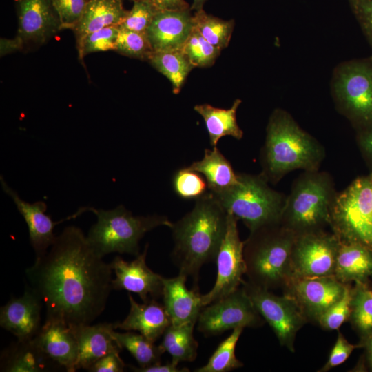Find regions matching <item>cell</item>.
Here are the masks:
<instances>
[{"label": "cell", "instance_id": "cell-1", "mask_svg": "<svg viewBox=\"0 0 372 372\" xmlns=\"http://www.w3.org/2000/svg\"><path fill=\"white\" fill-rule=\"evenodd\" d=\"M103 258L73 225L36 258L25 274L45 307V321L74 328L90 324L103 313L113 289L112 269Z\"/></svg>", "mask_w": 372, "mask_h": 372}, {"label": "cell", "instance_id": "cell-2", "mask_svg": "<svg viewBox=\"0 0 372 372\" xmlns=\"http://www.w3.org/2000/svg\"><path fill=\"white\" fill-rule=\"evenodd\" d=\"M227 223V212L208 192L193 209L173 223L172 257L179 273L198 280L201 267L216 260Z\"/></svg>", "mask_w": 372, "mask_h": 372}, {"label": "cell", "instance_id": "cell-3", "mask_svg": "<svg viewBox=\"0 0 372 372\" xmlns=\"http://www.w3.org/2000/svg\"><path fill=\"white\" fill-rule=\"evenodd\" d=\"M324 156L323 146L302 130L289 112L280 108L273 110L260 156L261 174L269 183L276 184L296 169H319Z\"/></svg>", "mask_w": 372, "mask_h": 372}, {"label": "cell", "instance_id": "cell-4", "mask_svg": "<svg viewBox=\"0 0 372 372\" xmlns=\"http://www.w3.org/2000/svg\"><path fill=\"white\" fill-rule=\"evenodd\" d=\"M296 236L280 223L250 232L244 246L247 282L269 290L283 289L292 278Z\"/></svg>", "mask_w": 372, "mask_h": 372}, {"label": "cell", "instance_id": "cell-5", "mask_svg": "<svg viewBox=\"0 0 372 372\" xmlns=\"http://www.w3.org/2000/svg\"><path fill=\"white\" fill-rule=\"evenodd\" d=\"M336 193L329 173L304 171L286 196L280 224L296 236L326 230Z\"/></svg>", "mask_w": 372, "mask_h": 372}, {"label": "cell", "instance_id": "cell-6", "mask_svg": "<svg viewBox=\"0 0 372 372\" xmlns=\"http://www.w3.org/2000/svg\"><path fill=\"white\" fill-rule=\"evenodd\" d=\"M269 183L261 173L238 174V182L233 187L218 194H211L227 213L241 220L253 232L281 220L286 196Z\"/></svg>", "mask_w": 372, "mask_h": 372}, {"label": "cell", "instance_id": "cell-7", "mask_svg": "<svg viewBox=\"0 0 372 372\" xmlns=\"http://www.w3.org/2000/svg\"><path fill=\"white\" fill-rule=\"evenodd\" d=\"M97 218L89 230V242L101 256L110 253L137 256L139 241L144 235L159 226L172 227L173 223L164 216H134L123 205L110 210L90 207Z\"/></svg>", "mask_w": 372, "mask_h": 372}, {"label": "cell", "instance_id": "cell-8", "mask_svg": "<svg viewBox=\"0 0 372 372\" xmlns=\"http://www.w3.org/2000/svg\"><path fill=\"white\" fill-rule=\"evenodd\" d=\"M331 231L342 242L372 249V173L355 178L337 192L330 210Z\"/></svg>", "mask_w": 372, "mask_h": 372}, {"label": "cell", "instance_id": "cell-9", "mask_svg": "<svg viewBox=\"0 0 372 372\" xmlns=\"http://www.w3.org/2000/svg\"><path fill=\"white\" fill-rule=\"evenodd\" d=\"M331 85L337 110L356 131L372 127V55L338 64Z\"/></svg>", "mask_w": 372, "mask_h": 372}, {"label": "cell", "instance_id": "cell-10", "mask_svg": "<svg viewBox=\"0 0 372 372\" xmlns=\"http://www.w3.org/2000/svg\"><path fill=\"white\" fill-rule=\"evenodd\" d=\"M242 285L280 344L293 353L296 334L308 322L294 299L285 294L277 296L249 282L244 281Z\"/></svg>", "mask_w": 372, "mask_h": 372}, {"label": "cell", "instance_id": "cell-11", "mask_svg": "<svg viewBox=\"0 0 372 372\" xmlns=\"http://www.w3.org/2000/svg\"><path fill=\"white\" fill-rule=\"evenodd\" d=\"M197 322L198 330L205 336L219 335L237 327H258L264 324L242 285L202 309Z\"/></svg>", "mask_w": 372, "mask_h": 372}, {"label": "cell", "instance_id": "cell-12", "mask_svg": "<svg viewBox=\"0 0 372 372\" xmlns=\"http://www.w3.org/2000/svg\"><path fill=\"white\" fill-rule=\"evenodd\" d=\"M238 220L234 216L227 213L226 231L216 259V282L208 293L200 296L203 307L234 291L244 282L242 276L246 273L245 242L239 237Z\"/></svg>", "mask_w": 372, "mask_h": 372}, {"label": "cell", "instance_id": "cell-13", "mask_svg": "<svg viewBox=\"0 0 372 372\" xmlns=\"http://www.w3.org/2000/svg\"><path fill=\"white\" fill-rule=\"evenodd\" d=\"M339 245L331 231L296 236L291 252L292 278L333 276Z\"/></svg>", "mask_w": 372, "mask_h": 372}, {"label": "cell", "instance_id": "cell-14", "mask_svg": "<svg viewBox=\"0 0 372 372\" xmlns=\"http://www.w3.org/2000/svg\"><path fill=\"white\" fill-rule=\"evenodd\" d=\"M347 284L334 276L293 277L282 290L283 294L294 299L308 322H318L342 297Z\"/></svg>", "mask_w": 372, "mask_h": 372}, {"label": "cell", "instance_id": "cell-15", "mask_svg": "<svg viewBox=\"0 0 372 372\" xmlns=\"http://www.w3.org/2000/svg\"><path fill=\"white\" fill-rule=\"evenodd\" d=\"M148 244L136 258L127 262L117 256L110 263L116 278L112 280V289H125L137 293L143 302L156 300L163 294V276L154 273L147 265Z\"/></svg>", "mask_w": 372, "mask_h": 372}, {"label": "cell", "instance_id": "cell-16", "mask_svg": "<svg viewBox=\"0 0 372 372\" xmlns=\"http://www.w3.org/2000/svg\"><path fill=\"white\" fill-rule=\"evenodd\" d=\"M1 183L3 191L10 196L17 210L23 217L29 231L30 242L32 247L36 258L45 254L54 243L56 236L54 234V227L65 220L76 218L87 211V207H81L74 214L64 220L54 222L49 215L45 212L47 205L43 201L30 203L22 200L18 194L10 187L1 176Z\"/></svg>", "mask_w": 372, "mask_h": 372}, {"label": "cell", "instance_id": "cell-17", "mask_svg": "<svg viewBox=\"0 0 372 372\" xmlns=\"http://www.w3.org/2000/svg\"><path fill=\"white\" fill-rule=\"evenodd\" d=\"M19 37L25 44L42 45L61 24L52 0H18Z\"/></svg>", "mask_w": 372, "mask_h": 372}, {"label": "cell", "instance_id": "cell-18", "mask_svg": "<svg viewBox=\"0 0 372 372\" xmlns=\"http://www.w3.org/2000/svg\"><path fill=\"white\" fill-rule=\"evenodd\" d=\"M43 302L30 287L20 297H12L0 309V325L18 340L32 339L41 327Z\"/></svg>", "mask_w": 372, "mask_h": 372}, {"label": "cell", "instance_id": "cell-19", "mask_svg": "<svg viewBox=\"0 0 372 372\" xmlns=\"http://www.w3.org/2000/svg\"><path fill=\"white\" fill-rule=\"evenodd\" d=\"M193 28L190 8L158 10L145 34L154 52L181 50Z\"/></svg>", "mask_w": 372, "mask_h": 372}, {"label": "cell", "instance_id": "cell-20", "mask_svg": "<svg viewBox=\"0 0 372 372\" xmlns=\"http://www.w3.org/2000/svg\"><path fill=\"white\" fill-rule=\"evenodd\" d=\"M39 348L61 369L76 371L79 347L72 329L58 321H45L32 338Z\"/></svg>", "mask_w": 372, "mask_h": 372}, {"label": "cell", "instance_id": "cell-21", "mask_svg": "<svg viewBox=\"0 0 372 372\" xmlns=\"http://www.w3.org/2000/svg\"><path fill=\"white\" fill-rule=\"evenodd\" d=\"M187 276L180 273L174 278L163 277V305L173 325L196 323L203 307L196 290H189Z\"/></svg>", "mask_w": 372, "mask_h": 372}, {"label": "cell", "instance_id": "cell-22", "mask_svg": "<svg viewBox=\"0 0 372 372\" xmlns=\"http://www.w3.org/2000/svg\"><path fill=\"white\" fill-rule=\"evenodd\" d=\"M78 343L77 369H88L99 359L121 348L112 336L114 324L99 323L72 328Z\"/></svg>", "mask_w": 372, "mask_h": 372}, {"label": "cell", "instance_id": "cell-23", "mask_svg": "<svg viewBox=\"0 0 372 372\" xmlns=\"http://www.w3.org/2000/svg\"><path fill=\"white\" fill-rule=\"evenodd\" d=\"M128 299L129 313L122 322L114 324L115 329L137 331L155 342L172 324L164 305L156 300L139 304L130 293Z\"/></svg>", "mask_w": 372, "mask_h": 372}, {"label": "cell", "instance_id": "cell-24", "mask_svg": "<svg viewBox=\"0 0 372 372\" xmlns=\"http://www.w3.org/2000/svg\"><path fill=\"white\" fill-rule=\"evenodd\" d=\"M333 276L344 284H369L372 278V249L360 243L340 241Z\"/></svg>", "mask_w": 372, "mask_h": 372}, {"label": "cell", "instance_id": "cell-25", "mask_svg": "<svg viewBox=\"0 0 372 372\" xmlns=\"http://www.w3.org/2000/svg\"><path fill=\"white\" fill-rule=\"evenodd\" d=\"M127 12L122 0H89L81 19L72 30L76 48L89 34L105 27L118 25Z\"/></svg>", "mask_w": 372, "mask_h": 372}, {"label": "cell", "instance_id": "cell-26", "mask_svg": "<svg viewBox=\"0 0 372 372\" xmlns=\"http://www.w3.org/2000/svg\"><path fill=\"white\" fill-rule=\"evenodd\" d=\"M0 371L5 372H43L61 369L34 343L33 339L18 340L1 354Z\"/></svg>", "mask_w": 372, "mask_h": 372}, {"label": "cell", "instance_id": "cell-27", "mask_svg": "<svg viewBox=\"0 0 372 372\" xmlns=\"http://www.w3.org/2000/svg\"><path fill=\"white\" fill-rule=\"evenodd\" d=\"M187 167L204 176L212 194L222 193L238 182V174L217 147L213 149H205L202 159Z\"/></svg>", "mask_w": 372, "mask_h": 372}, {"label": "cell", "instance_id": "cell-28", "mask_svg": "<svg viewBox=\"0 0 372 372\" xmlns=\"http://www.w3.org/2000/svg\"><path fill=\"white\" fill-rule=\"evenodd\" d=\"M242 101L236 99L229 109L214 107L209 104H200L194 106V110L204 119L209 136L210 145L216 147L219 140L224 136H230L240 140L243 132L236 121V112Z\"/></svg>", "mask_w": 372, "mask_h": 372}, {"label": "cell", "instance_id": "cell-29", "mask_svg": "<svg viewBox=\"0 0 372 372\" xmlns=\"http://www.w3.org/2000/svg\"><path fill=\"white\" fill-rule=\"evenodd\" d=\"M195 324H171L163 335L159 346L172 356V362L177 365L180 362H192L197 356L198 342L193 335Z\"/></svg>", "mask_w": 372, "mask_h": 372}, {"label": "cell", "instance_id": "cell-30", "mask_svg": "<svg viewBox=\"0 0 372 372\" xmlns=\"http://www.w3.org/2000/svg\"><path fill=\"white\" fill-rule=\"evenodd\" d=\"M349 321L360 338L361 347L372 334V289L369 284L355 282L352 286Z\"/></svg>", "mask_w": 372, "mask_h": 372}, {"label": "cell", "instance_id": "cell-31", "mask_svg": "<svg viewBox=\"0 0 372 372\" xmlns=\"http://www.w3.org/2000/svg\"><path fill=\"white\" fill-rule=\"evenodd\" d=\"M147 61L169 80L174 94L180 92L187 76L194 68L182 50L154 52Z\"/></svg>", "mask_w": 372, "mask_h": 372}, {"label": "cell", "instance_id": "cell-32", "mask_svg": "<svg viewBox=\"0 0 372 372\" xmlns=\"http://www.w3.org/2000/svg\"><path fill=\"white\" fill-rule=\"evenodd\" d=\"M112 336L118 346L127 349L137 361L139 367L144 368L161 363L164 353L160 346H156L142 334L132 331L121 333L114 329Z\"/></svg>", "mask_w": 372, "mask_h": 372}, {"label": "cell", "instance_id": "cell-33", "mask_svg": "<svg viewBox=\"0 0 372 372\" xmlns=\"http://www.w3.org/2000/svg\"><path fill=\"white\" fill-rule=\"evenodd\" d=\"M193 23L194 27L211 45L221 50L228 46L235 25L234 19L224 20L201 9L193 14Z\"/></svg>", "mask_w": 372, "mask_h": 372}, {"label": "cell", "instance_id": "cell-34", "mask_svg": "<svg viewBox=\"0 0 372 372\" xmlns=\"http://www.w3.org/2000/svg\"><path fill=\"white\" fill-rule=\"evenodd\" d=\"M243 329H234L229 336L218 346L207 364L194 371L227 372L242 367L243 364L236 358L235 349Z\"/></svg>", "mask_w": 372, "mask_h": 372}, {"label": "cell", "instance_id": "cell-35", "mask_svg": "<svg viewBox=\"0 0 372 372\" xmlns=\"http://www.w3.org/2000/svg\"><path fill=\"white\" fill-rule=\"evenodd\" d=\"M181 50L194 67L200 68L212 65L221 51L209 43L194 27Z\"/></svg>", "mask_w": 372, "mask_h": 372}, {"label": "cell", "instance_id": "cell-36", "mask_svg": "<svg viewBox=\"0 0 372 372\" xmlns=\"http://www.w3.org/2000/svg\"><path fill=\"white\" fill-rule=\"evenodd\" d=\"M174 192L185 200H197L208 192V185L204 176L187 167L176 172L172 178Z\"/></svg>", "mask_w": 372, "mask_h": 372}, {"label": "cell", "instance_id": "cell-37", "mask_svg": "<svg viewBox=\"0 0 372 372\" xmlns=\"http://www.w3.org/2000/svg\"><path fill=\"white\" fill-rule=\"evenodd\" d=\"M118 28L114 51L130 58L147 61L154 50L145 33Z\"/></svg>", "mask_w": 372, "mask_h": 372}, {"label": "cell", "instance_id": "cell-38", "mask_svg": "<svg viewBox=\"0 0 372 372\" xmlns=\"http://www.w3.org/2000/svg\"><path fill=\"white\" fill-rule=\"evenodd\" d=\"M118 32V25H112L89 34L77 48L79 59L90 53L114 50Z\"/></svg>", "mask_w": 372, "mask_h": 372}, {"label": "cell", "instance_id": "cell-39", "mask_svg": "<svg viewBox=\"0 0 372 372\" xmlns=\"http://www.w3.org/2000/svg\"><path fill=\"white\" fill-rule=\"evenodd\" d=\"M351 283H347L342 297L318 319V324L324 330H338L342 324L349 320L351 314Z\"/></svg>", "mask_w": 372, "mask_h": 372}, {"label": "cell", "instance_id": "cell-40", "mask_svg": "<svg viewBox=\"0 0 372 372\" xmlns=\"http://www.w3.org/2000/svg\"><path fill=\"white\" fill-rule=\"evenodd\" d=\"M133 1L132 9L127 12L126 17L118 27L145 33L155 14L158 10L146 2L138 0Z\"/></svg>", "mask_w": 372, "mask_h": 372}, {"label": "cell", "instance_id": "cell-41", "mask_svg": "<svg viewBox=\"0 0 372 372\" xmlns=\"http://www.w3.org/2000/svg\"><path fill=\"white\" fill-rule=\"evenodd\" d=\"M59 17L61 30H73L81 19L85 10L86 0H52Z\"/></svg>", "mask_w": 372, "mask_h": 372}, {"label": "cell", "instance_id": "cell-42", "mask_svg": "<svg viewBox=\"0 0 372 372\" xmlns=\"http://www.w3.org/2000/svg\"><path fill=\"white\" fill-rule=\"evenodd\" d=\"M349 3L372 50V0H349Z\"/></svg>", "mask_w": 372, "mask_h": 372}, {"label": "cell", "instance_id": "cell-43", "mask_svg": "<svg viewBox=\"0 0 372 372\" xmlns=\"http://www.w3.org/2000/svg\"><path fill=\"white\" fill-rule=\"evenodd\" d=\"M359 347L348 342L342 333L338 331L336 341L329 353L326 364L320 369V372H326L343 364L351 354L353 351Z\"/></svg>", "mask_w": 372, "mask_h": 372}, {"label": "cell", "instance_id": "cell-44", "mask_svg": "<svg viewBox=\"0 0 372 372\" xmlns=\"http://www.w3.org/2000/svg\"><path fill=\"white\" fill-rule=\"evenodd\" d=\"M125 363L119 355V352H113L96 361L89 369L91 372H122Z\"/></svg>", "mask_w": 372, "mask_h": 372}, {"label": "cell", "instance_id": "cell-45", "mask_svg": "<svg viewBox=\"0 0 372 372\" xmlns=\"http://www.w3.org/2000/svg\"><path fill=\"white\" fill-rule=\"evenodd\" d=\"M356 141L370 172L372 173V127L357 130Z\"/></svg>", "mask_w": 372, "mask_h": 372}, {"label": "cell", "instance_id": "cell-46", "mask_svg": "<svg viewBox=\"0 0 372 372\" xmlns=\"http://www.w3.org/2000/svg\"><path fill=\"white\" fill-rule=\"evenodd\" d=\"M134 1V0H133ZM146 2L157 10H185L190 8L185 0H138Z\"/></svg>", "mask_w": 372, "mask_h": 372}, {"label": "cell", "instance_id": "cell-47", "mask_svg": "<svg viewBox=\"0 0 372 372\" xmlns=\"http://www.w3.org/2000/svg\"><path fill=\"white\" fill-rule=\"evenodd\" d=\"M178 365L172 361L165 364H156L147 367L141 368L130 366V369L136 372H185L189 371L187 368H178Z\"/></svg>", "mask_w": 372, "mask_h": 372}, {"label": "cell", "instance_id": "cell-48", "mask_svg": "<svg viewBox=\"0 0 372 372\" xmlns=\"http://www.w3.org/2000/svg\"><path fill=\"white\" fill-rule=\"evenodd\" d=\"M24 46V42L17 36L14 39L1 38L0 41L1 56L21 50Z\"/></svg>", "mask_w": 372, "mask_h": 372}, {"label": "cell", "instance_id": "cell-49", "mask_svg": "<svg viewBox=\"0 0 372 372\" xmlns=\"http://www.w3.org/2000/svg\"><path fill=\"white\" fill-rule=\"evenodd\" d=\"M361 347H364L367 364L372 371V334L365 340Z\"/></svg>", "mask_w": 372, "mask_h": 372}, {"label": "cell", "instance_id": "cell-50", "mask_svg": "<svg viewBox=\"0 0 372 372\" xmlns=\"http://www.w3.org/2000/svg\"><path fill=\"white\" fill-rule=\"evenodd\" d=\"M207 0H193L192 5L190 7L191 10H194L195 11L200 10L203 9V5Z\"/></svg>", "mask_w": 372, "mask_h": 372}, {"label": "cell", "instance_id": "cell-51", "mask_svg": "<svg viewBox=\"0 0 372 372\" xmlns=\"http://www.w3.org/2000/svg\"><path fill=\"white\" fill-rule=\"evenodd\" d=\"M89 0H86V1L87 2Z\"/></svg>", "mask_w": 372, "mask_h": 372}, {"label": "cell", "instance_id": "cell-52", "mask_svg": "<svg viewBox=\"0 0 372 372\" xmlns=\"http://www.w3.org/2000/svg\"><path fill=\"white\" fill-rule=\"evenodd\" d=\"M133 1V0H132Z\"/></svg>", "mask_w": 372, "mask_h": 372}]
</instances>
